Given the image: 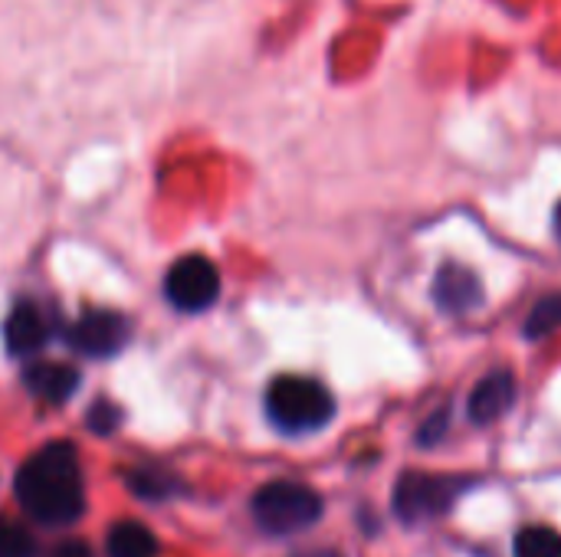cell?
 Here are the masks:
<instances>
[{
  "label": "cell",
  "mask_w": 561,
  "mask_h": 557,
  "mask_svg": "<svg viewBox=\"0 0 561 557\" xmlns=\"http://www.w3.org/2000/svg\"><path fill=\"white\" fill-rule=\"evenodd\" d=\"M164 295L178 312H207L220 295V272L207 256H184L168 269Z\"/></svg>",
  "instance_id": "obj_5"
},
{
  "label": "cell",
  "mask_w": 561,
  "mask_h": 557,
  "mask_svg": "<svg viewBox=\"0 0 561 557\" xmlns=\"http://www.w3.org/2000/svg\"><path fill=\"white\" fill-rule=\"evenodd\" d=\"M85 423H89V430H92V433H99V437H112V433L122 427V410H118L112 401H95V404H92V410H89V417H85Z\"/></svg>",
  "instance_id": "obj_16"
},
{
  "label": "cell",
  "mask_w": 561,
  "mask_h": 557,
  "mask_svg": "<svg viewBox=\"0 0 561 557\" xmlns=\"http://www.w3.org/2000/svg\"><path fill=\"white\" fill-rule=\"evenodd\" d=\"M444 430H447V410H440L437 417H431V420L424 423L417 443H421V446H431V443H437V440L444 437Z\"/></svg>",
  "instance_id": "obj_17"
},
{
  "label": "cell",
  "mask_w": 561,
  "mask_h": 557,
  "mask_svg": "<svg viewBox=\"0 0 561 557\" xmlns=\"http://www.w3.org/2000/svg\"><path fill=\"white\" fill-rule=\"evenodd\" d=\"M434 302L447 315H467L483 305V286L473 269L447 263L434 279Z\"/></svg>",
  "instance_id": "obj_7"
},
{
  "label": "cell",
  "mask_w": 561,
  "mask_h": 557,
  "mask_svg": "<svg viewBox=\"0 0 561 557\" xmlns=\"http://www.w3.org/2000/svg\"><path fill=\"white\" fill-rule=\"evenodd\" d=\"M322 496L302 483H266L263 489H256L253 496V519L266 535L286 538V535H299L306 529H312L322 519Z\"/></svg>",
  "instance_id": "obj_3"
},
{
  "label": "cell",
  "mask_w": 561,
  "mask_h": 557,
  "mask_svg": "<svg viewBox=\"0 0 561 557\" xmlns=\"http://www.w3.org/2000/svg\"><path fill=\"white\" fill-rule=\"evenodd\" d=\"M296 557H342L339 552H332V548H312V552H302V555Z\"/></svg>",
  "instance_id": "obj_19"
},
{
  "label": "cell",
  "mask_w": 561,
  "mask_h": 557,
  "mask_svg": "<svg viewBox=\"0 0 561 557\" xmlns=\"http://www.w3.org/2000/svg\"><path fill=\"white\" fill-rule=\"evenodd\" d=\"M13 492L39 525H72L85 509L82 469L72 443H49L33 453L20 466Z\"/></svg>",
  "instance_id": "obj_1"
},
{
  "label": "cell",
  "mask_w": 561,
  "mask_h": 557,
  "mask_svg": "<svg viewBox=\"0 0 561 557\" xmlns=\"http://www.w3.org/2000/svg\"><path fill=\"white\" fill-rule=\"evenodd\" d=\"M561 325V295H546L526 318V338H546Z\"/></svg>",
  "instance_id": "obj_14"
},
{
  "label": "cell",
  "mask_w": 561,
  "mask_h": 557,
  "mask_svg": "<svg viewBox=\"0 0 561 557\" xmlns=\"http://www.w3.org/2000/svg\"><path fill=\"white\" fill-rule=\"evenodd\" d=\"M128 322L118 312H85L72 328H69V345L85 355V358H112L128 345Z\"/></svg>",
  "instance_id": "obj_6"
},
{
  "label": "cell",
  "mask_w": 561,
  "mask_h": 557,
  "mask_svg": "<svg viewBox=\"0 0 561 557\" xmlns=\"http://www.w3.org/2000/svg\"><path fill=\"white\" fill-rule=\"evenodd\" d=\"M266 417L286 437H306L332 423L335 397L312 378L283 374L266 391Z\"/></svg>",
  "instance_id": "obj_2"
},
{
  "label": "cell",
  "mask_w": 561,
  "mask_h": 557,
  "mask_svg": "<svg viewBox=\"0 0 561 557\" xmlns=\"http://www.w3.org/2000/svg\"><path fill=\"white\" fill-rule=\"evenodd\" d=\"M23 384L46 404H66L79 391V371L69 364H30Z\"/></svg>",
  "instance_id": "obj_10"
},
{
  "label": "cell",
  "mask_w": 561,
  "mask_h": 557,
  "mask_svg": "<svg viewBox=\"0 0 561 557\" xmlns=\"http://www.w3.org/2000/svg\"><path fill=\"white\" fill-rule=\"evenodd\" d=\"M49 557H95V555H92V548H89L85 542H76V538H72V542H62V545H59V548H56Z\"/></svg>",
  "instance_id": "obj_18"
},
{
  "label": "cell",
  "mask_w": 561,
  "mask_h": 557,
  "mask_svg": "<svg viewBox=\"0 0 561 557\" xmlns=\"http://www.w3.org/2000/svg\"><path fill=\"white\" fill-rule=\"evenodd\" d=\"M0 557H36V542L26 529L3 522L0 525Z\"/></svg>",
  "instance_id": "obj_15"
},
{
  "label": "cell",
  "mask_w": 561,
  "mask_h": 557,
  "mask_svg": "<svg viewBox=\"0 0 561 557\" xmlns=\"http://www.w3.org/2000/svg\"><path fill=\"white\" fill-rule=\"evenodd\" d=\"M463 492V483L454 476H434V473H404L394 486V512L398 519L417 525L427 519H440L450 512L457 496Z\"/></svg>",
  "instance_id": "obj_4"
},
{
  "label": "cell",
  "mask_w": 561,
  "mask_h": 557,
  "mask_svg": "<svg viewBox=\"0 0 561 557\" xmlns=\"http://www.w3.org/2000/svg\"><path fill=\"white\" fill-rule=\"evenodd\" d=\"M3 341L10 355H33L49 341V322L33 302H20L3 325Z\"/></svg>",
  "instance_id": "obj_9"
},
{
  "label": "cell",
  "mask_w": 561,
  "mask_h": 557,
  "mask_svg": "<svg viewBox=\"0 0 561 557\" xmlns=\"http://www.w3.org/2000/svg\"><path fill=\"white\" fill-rule=\"evenodd\" d=\"M513 404H516V378L510 371H493L473 387L467 414L473 423L486 427V423H496L500 417H506Z\"/></svg>",
  "instance_id": "obj_8"
},
{
  "label": "cell",
  "mask_w": 561,
  "mask_h": 557,
  "mask_svg": "<svg viewBox=\"0 0 561 557\" xmlns=\"http://www.w3.org/2000/svg\"><path fill=\"white\" fill-rule=\"evenodd\" d=\"M516 557H561V535L549 525H533L516 535Z\"/></svg>",
  "instance_id": "obj_13"
},
{
  "label": "cell",
  "mask_w": 561,
  "mask_h": 557,
  "mask_svg": "<svg viewBox=\"0 0 561 557\" xmlns=\"http://www.w3.org/2000/svg\"><path fill=\"white\" fill-rule=\"evenodd\" d=\"M125 483H128V492L145 499V502H164V499H174V496L184 492L181 479L174 473L161 469V466H141V469L128 473Z\"/></svg>",
  "instance_id": "obj_12"
},
{
  "label": "cell",
  "mask_w": 561,
  "mask_h": 557,
  "mask_svg": "<svg viewBox=\"0 0 561 557\" xmlns=\"http://www.w3.org/2000/svg\"><path fill=\"white\" fill-rule=\"evenodd\" d=\"M552 223H556V236H559V243H561V200H559V207H556V217H552Z\"/></svg>",
  "instance_id": "obj_20"
},
{
  "label": "cell",
  "mask_w": 561,
  "mask_h": 557,
  "mask_svg": "<svg viewBox=\"0 0 561 557\" xmlns=\"http://www.w3.org/2000/svg\"><path fill=\"white\" fill-rule=\"evenodd\" d=\"M108 557H158V538L141 522H118L105 538Z\"/></svg>",
  "instance_id": "obj_11"
}]
</instances>
